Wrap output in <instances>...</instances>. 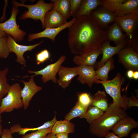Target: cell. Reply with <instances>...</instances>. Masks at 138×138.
<instances>
[{
  "label": "cell",
  "instance_id": "6da1fadb",
  "mask_svg": "<svg viewBox=\"0 0 138 138\" xmlns=\"http://www.w3.org/2000/svg\"><path fill=\"white\" fill-rule=\"evenodd\" d=\"M68 28V46L76 55L97 50L107 40V30H102L90 16L76 18Z\"/></svg>",
  "mask_w": 138,
  "mask_h": 138
},
{
  "label": "cell",
  "instance_id": "7a4b0ae2",
  "mask_svg": "<svg viewBox=\"0 0 138 138\" xmlns=\"http://www.w3.org/2000/svg\"><path fill=\"white\" fill-rule=\"evenodd\" d=\"M127 116L125 110L112 104L102 115L90 124L89 131L98 137H105L120 120Z\"/></svg>",
  "mask_w": 138,
  "mask_h": 138
},
{
  "label": "cell",
  "instance_id": "3957f363",
  "mask_svg": "<svg viewBox=\"0 0 138 138\" xmlns=\"http://www.w3.org/2000/svg\"><path fill=\"white\" fill-rule=\"evenodd\" d=\"M124 79L120 73L110 80L101 81L97 80L95 83L101 84L103 86L107 94L113 99L112 104L118 107L126 110L128 108L127 103L128 98L125 95L122 96L121 88Z\"/></svg>",
  "mask_w": 138,
  "mask_h": 138
},
{
  "label": "cell",
  "instance_id": "277c9868",
  "mask_svg": "<svg viewBox=\"0 0 138 138\" xmlns=\"http://www.w3.org/2000/svg\"><path fill=\"white\" fill-rule=\"evenodd\" d=\"M12 4L14 6L25 7L28 10L25 12L20 16L19 19L25 20L30 18L36 20H40L42 24L43 28H45L44 18L46 13L51 10L53 8L52 3H45L43 0H39L35 4L27 5L22 3H19L16 1H12Z\"/></svg>",
  "mask_w": 138,
  "mask_h": 138
},
{
  "label": "cell",
  "instance_id": "5b68a950",
  "mask_svg": "<svg viewBox=\"0 0 138 138\" xmlns=\"http://www.w3.org/2000/svg\"><path fill=\"white\" fill-rule=\"evenodd\" d=\"M21 89L18 83L11 85L7 94L2 99L0 104V114L4 112H10L15 109L23 107L21 96Z\"/></svg>",
  "mask_w": 138,
  "mask_h": 138
},
{
  "label": "cell",
  "instance_id": "8992f818",
  "mask_svg": "<svg viewBox=\"0 0 138 138\" xmlns=\"http://www.w3.org/2000/svg\"><path fill=\"white\" fill-rule=\"evenodd\" d=\"M18 7H13L9 18L4 22L0 23V29L7 34L12 36L16 42L23 40L26 35V32L20 29L17 23L16 17L19 12Z\"/></svg>",
  "mask_w": 138,
  "mask_h": 138
},
{
  "label": "cell",
  "instance_id": "52a82bcc",
  "mask_svg": "<svg viewBox=\"0 0 138 138\" xmlns=\"http://www.w3.org/2000/svg\"><path fill=\"white\" fill-rule=\"evenodd\" d=\"M66 58L65 56L62 55L56 62L47 65L42 69L36 71L29 70L28 72L31 74H34V75L31 77H34L39 75H41V79L44 83H46L51 80L54 83H56L57 80L56 75Z\"/></svg>",
  "mask_w": 138,
  "mask_h": 138
},
{
  "label": "cell",
  "instance_id": "ba28073f",
  "mask_svg": "<svg viewBox=\"0 0 138 138\" xmlns=\"http://www.w3.org/2000/svg\"><path fill=\"white\" fill-rule=\"evenodd\" d=\"M115 21L125 33L128 40L135 38V32L138 22V14L129 13L116 17Z\"/></svg>",
  "mask_w": 138,
  "mask_h": 138
},
{
  "label": "cell",
  "instance_id": "9c48e42d",
  "mask_svg": "<svg viewBox=\"0 0 138 138\" xmlns=\"http://www.w3.org/2000/svg\"><path fill=\"white\" fill-rule=\"evenodd\" d=\"M43 41L42 40L33 45H21L17 43L10 35L7 34V43L11 53L13 52L15 53L17 56L16 61L25 67L26 66L27 62L24 56V53L27 51H31L40 45Z\"/></svg>",
  "mask_w": 138,
  "mask_h": 138
},
{
  "label": "cell",
  "instance_id": "30bf717a",
  "mask_svg": "<svg viewBox=\"0 0 138 138\" xmlns=\"http://www.w3.org/2000/svg\"><path fill=\"white\" fill-rule=\"evenodd\" d=\"M119 60L126 68L135 71L138 70V54L132 47H124L117 53Z\"/></svg>",
  "mask_w": 138,
  "mask_h": 138
},
{
  "label": "cell",
  "instance_id": "8fae6325",
  "mask_svg": "<svg viewBox=\"0 0 138 138\" xmlns=\"http://www.w3.org/2000/svg\"><path fill=\"white\" fill-rule=\"evenodd\" d=\"M31 77L28 82L21 80L24 84V87L21 91V96L23 104V108L26 110L29 105L30 102L33 97L42 88L37 85L35 83L33 77Z\"/></svg>",
  "mask_w": 138,
  "mask_h": 138
},
{
  "label": "cell",
  "instance_id": "7c38bea8",
  "mask_svg": "<svg viewBox=\"0 0 138 138\" xmlns=\"http://www.w3.org/2000/svg\"><path fill=\"white\" fill-rule=\"evenodd\" d=\"M138 126V122L128 115L120 120L112 130L121 138L127 136L132 129L137 128Z\"/></svg>",
  "mask_w": 138,
  "mask_h": 138
},
{
  "label": "cell",
  "instance_id": "4fadbf2b",
  "mask_svg": "<svg viewBox=\"0 0 138 138\" xmlns=\"http://www.w3.org/2000/svg\"><path fill=\"white\" fill-rule=\"evenodd\" d=\"M127 42L126 40L116 46L113 47L110 45V41L106 40L105 41L101 47L102 54V58L99 62L96 63L94 67V69H97L102 66L107 61L125 47Z\"/></svg>",
  "mask_w": 138,
  "mask_h": 138
},
{
  "label": "cell",
  "instance_id": "5bb4252c",
  "mask_svg": "<svg viewBox=\"0 0 138 138\" xmlns=\"http://www.w3.org/2000/svg\"><path fill=\"white\" fill-rule=\"evenodd\" d=\"M76 18L73 17L70 21L67 22L64 25L60 27L54 28H47L43 31L31 34L28 36V40L31 41L39 38H46L50 39L52 42H55L57 35L64 29L68 28L74 22Z\"/></svg>",
  "mask_w": 138,
  "mask_h": 138
},
{
  "label": "cell",
  "instance_id": "9a60e30c",
  "mask_svg": "<svg viewBox=\"0 0 138 138\" xmlns=\"http://www.w3.org/2000/svg\"><path fill=\"white\" fill-rule=\"evenodd\" d=\"M90 16L101 29L115 21L116 17L114 13L108 11L102 7L92 11Z\"/></svg>",
  "mask_w": 138,
  "mask_h": 138
},
{
  "label": "cell",
  "instance_id": "2e32d148",
  "mask_svg": "<svg viewBox=\"0 0 138 138\" xmlns=\"http://www.w3.org/2000/svg\"><path fill=\"white\" fill-rule=\"evenodd\" d=\"M58 73L59 78L57 83L65 89L69 86L73 78L78 75L77 66L69 67L62 65Z\"/></svg>",
  "mask_w": 138,
  "mask_h": 138
},
{
  "label": "cell",
  "instance_id": "e0dca14e",
  "mask_svg": "<svg viewBox=\"0 0 138 138\" xmlns=\"http://www.w3.org/2000/svg\"><path fill=\"white\" fill-rule=\"evenodd\" d=\"M77 67L78 74L77 80L82 84H86L91 88L93 84L97 80L94 67L86 65L78 66Z\"/></svg>",
  "mask_w": 138,
  "mask_h": 138
},
{
  "label": "cell",
  "instance_id": "ac0fdd59",
  "mask_svg": "<svg viewBox=\"0 0 138 138\" xmlns=\"http://www.w3.org/2000/svg\"><path fill=\"white\" fill-rule=\"evenodd\" d=\"M102 53L101 48L95 50L76 55L73 58L72 61L78 66L86 65L94 67L96 63L99 56Z\"/></svg>",
  "mask_w": 138,
  "mask_h": 138
},
{
  "label": "cell",
  "instance_id": "d6986e66",
  "mask_svg": "<svg viewBox=\"0 0 138 138\" xmlns=\"http://www.w3.org/2000/svg\"><path fill=\"white\" fill-rule=\"evenodd\" d=\"M67 22L60 13L53 9L48 12L45 15V28H57L63 25Z\"/></svg>",
  "mask_w": 138,
  "mask_h": 138
},
{
  "label": "cell",
  "instance_id": "ffe728a7",
  "mask_svg": "<svg viewBox=\"0 0 138 138\" xmlns=\"http://www.w3.org/2000/svg\"><path fill=\"white\" fill-rule=\"evenodd\" d=\"M57 120L55 114L53 119L51 120L45 122L41 125L34 128H22L19 124L13 125L9 129L11 133H18L19 135H24L27 132L34 131L51 128Z\"/></svg>",
  "mask_w": 138,
  "mask_h": 138
},
{
  "label": "cell",
  "instance_id": "44dd1931",
  "mask_svg": "<svg viewBox=\"0 0 138 138\" xmlns=\"http://www.w3.org/2000/svg\"><path fill=\"white\" fill-rule=\"evenodd\" d=\"M101 3L100 0H82L79 8L73 17L77 18L83 15L90 16L92 11L101 5Z\"/></svg>",
  "mask_w": 138,
  "mask_h": 138
},
{
  "label": "cell",
  "instance_id": "7402d4cb",
  "mask_svg": "<svg viewBox=\"0 0 138 138\" xmlns=\"http://www.w3.org/2000/svg\"><path fill=\"white\" fill-rule=\"evenodd\" d=\"M107 31V40L113 41L116 45L126 40V34L123 33L121 28L115 21L109 27Z\"/></svg>",
  "mask_w": 138,
  "mask_h": 138
},
{
  "label": "cell",
  "instance_id": "603a6c76",
  "mask_svg": "<svg viewBox=\"0 0 138 138\" xmlns=\"http://www.w3.org/2000/svg\"><path fill=\"white\" fill-rule=\"evenodd\" d=\"M75 131V124L70 121L64 120L57 121L51 128V132L56 135L60 133L68 134Z\"/></svg>",
  "mask_w": 138,
  "mask_h": 138
},
{
  "label": "cell",
  "instance_id": "cb8c5ba5",
  "mask_svg": "<svg viewBox=\"0 0 138 138\" xmlns=\"http://www.w3.org/2000/svg\"><path fill=\"white\" fill-rule=\"evenodd\" d=\"M129 13L138 14V0H125L119 10L114 14L117 17Z\"/></svg>",
  "mask_w": 138,
  "mask_h": 138
},
{
  "label": "cell",
  "instance_id": "d4e9b609",
  "mask_svg": "<svg viewBox=\"0 0 138 138\" xmlns=\"http://www.w3.org/2000/svg\"><path fill=\"white\" fill-rule=\"evenodd\" d=\"M92 102L91 105L97 107L104 112L108 108V99L105 92L98 91L92 97Z\"/></svg>",
  "mask_w": 138,
  "mask_h": 138
},
{
  "label": "cell",
  "instance_id": "484cf974",
  "mask_svg": "<svg viewBox=\"0 0 138 138\" xmlns=\"http://www.w3.org/2000/svg\"><path fill=\"white\" fill-rule=\"evenodd\" d=\"M53 9L60 13L67 20L70 17V4L69 0H51Z\"/></svg>",
  "mask_w": 138,
  "mask_h": 138
},
{
  "label": "cell",
  "instance_id": "4316f807",
  "mask_svg": "<svg viewBox=\"0 0 138 138\" xmlns=\"http://www.w3.org/2000/svg\"><path fill=\"white\" fill-rule=\"evenodd\" d=\"M113 59L111 58L107 61L102 66L97 69L95 71L97 80L99 79L101 81L108 80V73L113 67Z\"/></svg>",
  "mask_w": 138,
  "mask_h": 138
},
{
  "label": "cell",
  "instance_id": "83f0119b",
  "mask_svg": "<svg viewBox=\"0 0 138 138\" xmlns=\"http://www.w3.org/2000/svg\"><path fill=\"white\" fill-rule=\"evenodd\" d=\"M104 112L97 107L91 105L85 113L79 118L85 119L90 124L99 118Z\"/></svg>",
  "mask_w": 138,
  "mask_h": 138
},
{
  "label": "cell",
  "instance_id": "f1b7e54d",
  "mask_svg": "<svg viewBox=\"0 0 138 138\" xmlns=\"http://www.w3.org/2000/svg\"><path fill=\"white\" fill-rule=\"evenodd\" d=\"M9 70L8 68L6 67L0 70V104L2 99L7 94L11 86L7 78Z\"/></svg>",
  "mask_w": 138,
  "mask_h": 138
},
{
  "label": "cell",
  "instance_id": "f546056e",
  "mask_svg": "<svg viewBox=\"0 0 138 138\" xmlns=\"http://www.w3.org/2000/svg\"><path fill=\"white\" fill-rule=\"evenodd\" d=\"M88 107L83 105L78 101L74 107L65 116L64 119L70 121L74 118L78 117L79 118L85 113Z\"/></svg>",
  "mask_w": 138,
  "mask_h": 138
},
{
  "label": "cell",
  "instance_id": "4dcf8cb0",
  "mask_svg": "<svg viewBox=\"0 0 138 138\" xmlns=\"http://www.w3.org/2000/svg\"><path fill=\"white\" fill-rule=\"evenodd\" d=\"M125 0H102L101 5L109 12L114 13L119 9Z\"/></svg>",
  "mask_w": 138,
  "mask_h": 138
},
{
  "label": "cell",
  "instance_id": "1f68e13d",
  "mask_svg": "<svg viewBox=\"0 0 138 138\" xmlns=\"http://www.w3.org/2000/svg\"><path fill=\"white\" fill-rule=\"evenodd\" d=\"M7 34L0 38V58L6 59L11 53L7 43Z\"/></svg>",
  "mask_w": 138,
  "mask_h": 138
},
{
  "label": "cell",
  "instance_id": "d6a6232c",
  "mask_svg": "<svg viewBox=\"0 0 138 138\" xmlns=\"http://www.w3.org/2000/svg\"><path fill=\"white\" fill-rule=\"evenodd\" d=\"M51 128L35 131L23 135L21 138H44L48 134L51 132Z\"/></svg>",
  "mask_w": 138,
  "mask_h": 138
},
{
  "label": "cell",
  "instance_id": "836d02e7",
  "mask_svg": "<svg viewBox=\"0 0 138 138\" xmlns=\"http://www.w3.org/2000/svg\"><path fill=\"white\" fill-rule=\"evenodd\" d=\"M78 101L85 106L88 107L91 105L92 98L89 94L87 93L79 92L77 94Z\"/></svg>",
  "mask_w": 138,
  "mask_h": 138
},
{
  "label": "cell",
  "instance_id": "e575fe53",
  "mask_svg": "<svg viewBox=\"0 0 138 138\" xmlns=\"http://www.w3.org/2000/svg\"><path fill=\"white\" fill-rule=\"evenodd\" d=\"M50 54L47 49L43 50L36 54V61L38 65L44 63L50 58Z\"/></svg>",
  "mask_w": 138,
  "mask_h": 138
},
{
  "label": "cell",
  "instance_id": "d590c367",
  "mask_svg": "<svg viewBox=\"0 0 138 138\" xmlns=\"http://www.w3.org/2000/svg\"><path fill=\"white\" fill-rule=\"evenodd\" d=\"M82 0H69L70 16H73L79 7Z\"/></svg>",
  "mask_w": 138,
  "mask_h": 138
},
{
  "label": "cell",
  "instance_id": "8d00e7d4",
  "mask_svg": "<svg viewBox=\"0 0 138 138\" xmlns=\"http://www.w3.org/2000/svg\"><path fill=\"white\" fill-rule=\"evenodd\" d=\"M127 107L130 108L132 106H138V100L133 95L130 97L128 98Z\"/></svg>",
  "mask_w": 138,
  "mask_h": 138
},
{
  "label": "cell",
  "instance_id": "74e56055",
  "mask_svg": "<svg viewBox=\"0 0 138 138\" xmlns=\"http://www.w3.org/2000/svg\"><path fill=\"white\" fill-rule=\"evenodd\" d=\"M9 129H3L1 138H13Z\"/></svg>",
  "mask_w": 138,
  "mask_h": 138
},
{
  "label": "cell",
  "instance_id": "f35d334b",
  "mask_svg": "<svg viewBox=\"0 0 138 138\" xmlns=\"http://www.w3.org/2000/svg\"><path fill=\"white\" fill-rule=\"evenodd\" d=\"M105 138H121L116 134L114 132H109L105 137Z\"/></svg>",
  "mask_w": 138,
  "mask_h": 138
},
{
  "label": "cell",
  "instance_id": "ab89813d",
  "mask_svg": "<svg viewBox=\"0 0 138 138\" xmlns=\"http://www.w3.org/2000/svg\"><path fill=\"white\" fill-rule=\"evenodd\" d=\"M56 138H68V134L64 133H60L56 135Z\"/></svg>",
  "mask_w": 138,
  "mask_h": 138
},
{
  "label": "cell",
  "instance_id": "60d3db41",
  "mask_svg": "<svg viewBox=\"0 0 138 138\" xmlns=\"http://www.w3.org/2000/svg\"><path fill=\"white\" fill-rule=\"evenodd\" d=\"M134 72L132 70H129L127 73V75L128 77L130 78H133Z\"/></svg>",
  "mask_w": 138,
  "mask_h": 138
},
{
  "label": "cell",
  "instance_id": "b9f144b4",
  "mask_svg": "<svg viewBox=\"0 0 138 138\" xmlns=\"http://www.w3.org/2000/svg\"><path fill=\"white\" fill-rule=\"evenodd\" d=\"M44 138H56V135L52 132L48 134Z\"/></svg>",
  "mask_w": 138,
  "mask_h": 138
},
{
  "label": "cell",
  "instance_id": "7bdbcfd3",
  "mask_svg": "<svg viewBox=\"0 0 138 138\" xmlns=\"http://www.w3.org/2000/svg\"><path fill=\"white\" fill-rule=\"evenodd\" d=\"M2 121L1 116V114H0V138H1L3 129L2 124Z\"/></svg>",
  "mask_w": 138,
  "mask_h": 138
},
{
  "label": "cell",
  "instance_id": "ee69618b",
  "mask_svg": "<svg viewBox=\"0 0 138 138\" xmlns=\"http://www.w3.org/2000/svg\"><path fill=\"white\" fill-rule=\"evenodd\" d=\"M133 78L135 79H138V71H135L134 72Z\"/></svg>",
  "mask_w": 138,
  "mask_h": 138
},
{
  "label": "cell",
  "instance_id": "f6af8a7d",
  "mask_svg": "<svg viewBox=\"0 0 138 138\" xmlns=\"http://www.w3.org/2000/svg\"><path fill=\"white\" fill-rule=\"evenodd\" d=\"M131 138H138V133L134 132L131 135Z\"/></svg>",
  "mask_w": 138,
  "mask_h": 138
},
{
  "label": "cell",
  "instance_id": "bcb514c9",
  "mask_svg": "<svg viewBox=\"0 0 138 138\" xmlns=\"http://www.w3.org/2000/svg\"><path fill=\"white\" fill-rule=\"evenodd\" d=\"M6 34H7L5 32L0 29V38Z\"/></svg>",
  "mask_w": 138,
  "mask_h": 138
}]
</instances>
